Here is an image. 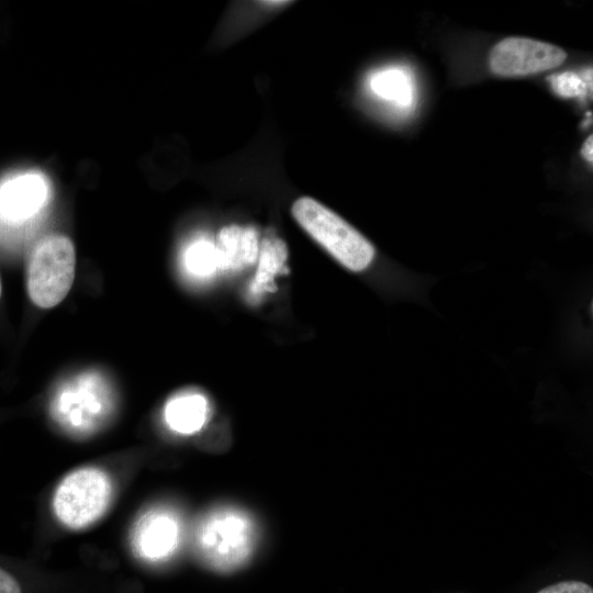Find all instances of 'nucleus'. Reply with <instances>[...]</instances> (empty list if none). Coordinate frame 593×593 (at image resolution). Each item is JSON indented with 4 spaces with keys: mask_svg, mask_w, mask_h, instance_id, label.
I'll return each instance as SVG.
<instances>
[{
    "mask_svg": "<svg viewBox=\"0 0 593 593\" xmlns=\"http://www.w3.org/2000/svg\"><path fill=\"white\" fill-rule=\"evenodd\" d=\"M291 211L300 226L347 269L362 271L373 260L376 250L372 244L316 200L299 198Z\"/></svg>",
    "mask_w": 593,
    "mask_h": 593,
    "instance_id": "1",
    "label": "nucleus"
},
{
    "mask_svg": "<svg viewBox=\"0 0 593 593\" xmlns=\"http://www.w3.org/2000/svg\"><path fill=\"white\" fill-rule=\"evenodd\" d=\"M255 544L253 522L244 513L224 508L208 514L198 525L194 547L211 568L228 571L243 564Z\"/></svg>",
    "mask_w": 593,
    "mask_h": 593,
    "instance_id": "2",
    "label": "nucleus"
},
{
    "mask_svg": "<svg viewBox=\"0 0 593 593\" xmlns=\"http://www.w3.org/2000/svg\"><path fill=\"white\" fill-rule=\"evenodd\" d=\"M76 255L71 239L51 234L34 246L26 270L30 299L43 309L59 304L68 294L75 277Z\"/></svg>",
    "mask_w": 593,
    "mask_h": 593,
    "instance_id": "3",
    "label": "nucleus"
},
{
    "mask_svg": "<svg viewBox=\"0 0 593 593\" xmlns=\"http://www.w3.org/2000/svg\"><path fill=\"white\" fill-rule=\"evenodd\" d=\"M111 492L110 479L102 470H76L65 477L55 491V515L61 524L71 529L85 528L104 513Z\"/></svg>",
    "mask_w": 593,
    "mask_h": 593,
    "instance_id": "4",
    "label": "nucleus"
},
{
    "mask_svg": "<svg viewBox=\"0 0 593 593\" xmlns=\"http://www.w3.org/2000/svg\"><path fill=\"white\" fill-rule=\"evenodd\" d=\"M110 410L109 388L96 376H82L69 382L56 394L52 406L56 421L76 436L98 429Z\"/></svg>",
    "mask_w": 593,
    "mask_h": 593,
    "instance_id": "5",
    "label": "nucleus"
},
{
    "mask_svg": "<svg viewBox=\"0 0 593 593\" xmlns=\"http://www.w3.org/2000/svg\"><path fill=\"white\" fill-rule=\"evenodd\" d=\"M567 53L552 44L513 36L499 42L491 51L489 66L502 77L527 76L561 65Z\"/></svg>",
    "mask_w": 593,
    "mask_h": 593,
    "instance_id": "6",
    "label": "nucleus"
},
{
    "mask_svg": "<svg viewBox=\"0 0 593 593\" xmlns=\"http://www.w3.org/2000/svg\"><path fill=\"white\" fill-rule=\"evenodd\" d=\"M180 535L178 517L168 510L157 508L139 518L133 532L132 544L142 558L163 560L177 549Z\"/></svg>",
    "mask_w": 593,
    "mask_h": 593,
    "instance_id": "7",
    "label": "nucleus"
},
{
    "mask_svg": "<svg viewBox=\"0 0 593 593\" xmlns=\"http://www.w3.org/2000/svg\"><path fill=\"white\" fill-rule=\"evenodd\" d=\"M47 184L38 174H23L0 183V221L21 223L36 214L47 198Z\"/></svg>",
    "mask_w": 593,
    "mask_h": 593,
    "instance_id": "8",
    "label": "nucleus"
},
{
    "mask_svg": "<svg viewBox=\"0 0 593 593\" xmlns=\"http://www.w3.org/2000/svg\"><path fill=\"white\" fill-rule=\"evenodd\" d=\"M215 249L219 268L239 270L256 261L259 254L258 237L253 228L227 226L219 233Z\"/></svg>",
    "mask_w": 593,
    "mask_h": 593,
    "instance_id": "9",
    "label": "nucleus"
},
{
    "mask_svg": "<svg viewBox=\"0 0 593 593\" xmlns=\"http://www.w3.org/2000/svg\"><path fill=\"white\" fill-rule=\"evenodd\" d=\"M208 401L198 393H184L171 399L165 407V419L170 428L181 434L198 432L208 417Z\"/></svg>",
    "mask_w": 593,
    "mask_h": 593,
    "instance_id": "10",
    "label": "nucleus"
},
{
    "mask_svg": "<svg viewBox=\"0 0 593 593\" xmlns=\"http://www.w3.org/2000/svg\"><path fill=\"white\" fill-rule=\"evenodd\" d=\"M370 87L377 96L400 107H409L413 102L412 78L400 68H390L374 74L370 79Z\"/></svg>",
    "mask_w": 593,
    "mask_h": 593,
    "instance_id": "11",
    "label": "nucleus"
},
{
    "mask_svg": "<svg viewBox=\"0 0 593 593\" xmlns=\"http://www.w3.org/2000/svg\"><path fill=\"white\" fill-rule=\"evenodd\" d=\"M288 257L286 243L276 237L265 238L259 250V265L253 283L256 292L269 291L273 278L284 268Z\"/></svg>",
    "mask_w": 593,
    "mask_h": 593,
    "instance_id": "12",
    "label": "nucleus"
},
{
    "mask_svg": "<svg viewBox=\"0 0 593 593\" xmlns=\"http://www.w3.org/2000/svg\"><path fill=\"white\" fill-rule=\"evenodd\" d=\"M184 264L188 270L199 277H206L217 268L215 245L201 239L192 243L186 254Z\"/></svg>",
    "mask_w": 593,
    "mask_h": 593,
    "instance_id": "13",
    "label": "nucleus"
},
{
    "mask_svg": "<svg viewBox=\"0 0 593 593\" xmlns=\"http://www.w3.org/2000/svg\"><path fill=\"white\" fill-rule=\"evenodd\" d=\"M548 81L553 92L560 97H581L588 92L589 86L592 87V69H586L583 74L564 71L551 75Z\"/></svg>",
    "mask_w": 593,
    "mask_h": 593,
    "instance_id": "14",
    "label": "nucleus"
},
{
    "mask_svg": "<svg viewBox=\"0 0 593 593\" xmlns=\"http://www.w3.org/2000/svg\"><path fill=\"white\" fill-rule=\"evenodd\" d=\"M537 593H593V589L585 582L568 580L542 588Z\"/></svg>",
    "mask_w": 593,
    "mask_h": 593,
    "instance_id": "15",
    "label": "nucleus"
},
{
    "mask_svg": "<svg viewBox=\"0 0 593 593\" xmlns=\"http://www.w3.org/2000/svg\"><path fill=\"white\" fill-rule=\"evenodd\" d=\"M0 593H21V588L16 580L7 571L0 568Z\"/></svg>",
    "mask_w": 593,
    "mask_h": 593,
    "instance_id": "16",
    "label": "nucleus"
},
{
    "mask_svg": "<svg viewBox=\"0 0 593 593\" xmlns=\"http://www.w3.org/2000/svg\"><path fill=\"white\" fill-rule=\"evenodd\" d=\"M581 154H582V156L584 157V159L586 161L592 164V161H593V137H592V135H589V137L585 139V142H584V144L582 146Z\"/></svg>",
    "mask_w": 593,
    "mask_h": 593,
    "instance_id": "17",
    "label": "nucleus"
},
{
    "mask_svg": "<svg viewBox=\"0 0 593 593\" xmlns=\"http://www.w3.org/2000/svg\"><path fill=\"white\" fill-rule=\"evenodd\" d=\"M261 3L264 5H268V7H279V5L286 4L288 2L287 1H262Z\"/></svg>",
    "mask_w": 593,
    "mask_h": 593,
    "instance_id": "18",
    "label": "nucleus"
},
{
    "mask_svg": "<svg viewBox=\"0 0 593 593\" xmlns=\"http://www.w3.org/2000/svg\"><path fill=\"white\" fill-rule=\"evenodd\" d=\"M0 296H1V280H0Z\"/></svg>",
    "mask_w": 593,
    "mask_h": 593,
    "instance_id": "19",
    "label": "nucleus"
}]
</instances>
